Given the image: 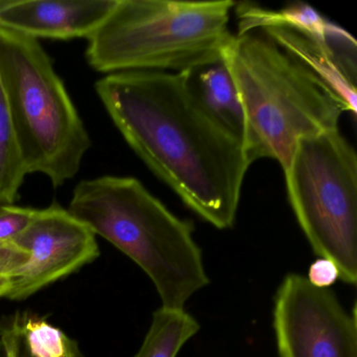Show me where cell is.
Instances as JSON below:
<instances>
[{"label":"cell","instance_id":"obj_16","mask_svg":"<svg viewBox=\"0 0 357 357\" xmlns=\"http://www.w3.org/2000/svg\"><path fill=\"white\" fill-rule=\"evenodd\" d=\"M28 259V252L17 244L0 243V298H7L16 273Z\"/></svg>","mask_w":357,"mask_h":357},{"label":"cell","instance_id":"obj_8","mask_svg":"<svg viewBox=\"0 0 357 357\" xmlns=\"http://www.w3.org/2000/svg\"><path fill=\"white\" fill-rule=\"evenodd\" d=\"M239 33L259 30L301 66L314 75L336 97L346 112L356 114V51L355 39L329 22L313 32L275 20L269 10L242 3L238 6Z\"/></svg>","mask_w":357,"mask_h":357},{"label":"cell","instance_id":"obj_12","mask_svg":"<svg viewBox=\"0 0 357 357\" xmlns=\"http://www.w3.org/2000/svg\"><path fill=\"white\" fill-rule=\"evenodd\" d=\"M192 87L204 107L243 143L244 114L233 79L222 61L190 73Z\"/></svg>","mask_w":357,"mask_h":357},{"label":"cell","instance_id":"obj_1","mask_svg":"<svg viewBox=\"0 0 357 357\" xmlns=\"http://www.w3.org/2000/svg\"><path fill=\"white\" fill-rule=\"evenodd\" d=\"M95 89L148 168L213 227H233L250 164L241 139L198 99L190 73H114Z\"/></svg>","mask_w":357,"mask_h":357},{"label":"cell","instance_id":"obj_3","mask_svg":"<svg viewBox=\"0 0 357 357\" xmlns=\"http://www.w3.org/2000/svg\"><path fill=\"white\" fill-rule=\"evenodd\" d=\"M68 210L143 269L164 308L183 309L210 282L193 223L175 216L139 179L81 181Z\"/></svg>","mask_w":357,"mask_h":357},{"label":"cell","instance_id":"obj_18","mask_svg":"<svg viewBox=\"0 0 357 357\" xmlns=\"http://www.w3.org/2000/svg\"><path fill=\"white\" fill-rule=\"evenodd\" d=\"M0 357H7L6 356L5 349H3V344L0 342Z\"/></svg>","mask_w":357,"mask_h":357},{"label":"cell","instance_id":"obj_4","mask_svg":"<svg viewBox=\"0 0 357 357\" xmlns=\"http://www.w3.org/2000/svg\"><path fill=\"white\" fill-rule=\"evenodd\" d=\"M235 5L231 0H118L87 39V62L106 75L191 73L218 63L231 37Z\"/></svg>","mask_w":357,"mask_h":357},{"label":"cell","instance_id":"obj_7","mask_svg":"<svg viewBox=\"0 0 357 357\" xmlns=\"http://www.w3.org/2000/svg\"><path fill=\"white\" fill-rule=\"evenodd\" d=\"M356 306L349 312L329 288L289 273L275 296L279 357H357Z\"/></svg>","mask_w":357,"mask_h":357},{"label":"cell","instance_id":"obj_19","mask_svg":"<svg viewBox=\"0 0 357 357\" xmlns=\"http://www.w3.org/2000/svg\"><path fill=\"white\" fill-rule=\"evenodd\" d=\"M6 356H7V357H12V356H10V355H8V354H6Z\"/></svg>","mask_w":357,"mask_h":357},{"label":"cell","instance_id":"obj_6","mask_svg":"<svg viewBox=\"0 0 357 357\" xmlns=\"http://www.w3.org/2000/svg\"><path fill=\"white\" fill-rule=\"evenodd\" d=\"M288 199L313 252L357 282V155L340 129L298 141L284 170Z\"/></svg>","mask_w":357,"mask_h":357},{"label":"cell","instance_id":"obj_9","mask_svg":"<svg viewBox=\"0 0 357 357\" xmlns=\"http://www.w3.org/2000/svg\"><path fill=\"white\" fill-rule=\"evenodd\" d=\"M14 243L28 252V259L6 298L13 301L30 298L100 256L93 231L57 204L39 210Z\"/></svg>","mask_w":357,"mask_h":357},{"label":"cell","instance_id":"obj_2","mask_svg":"<svg viewBox=\"0 0 357 357\" xmlns=\"http://www.w3.org/2000/svg\"><path fill=\"white\" fill-rule=\"evenodd\" d=\"M222 62L243 108L250 165L271 158L284 171L300 139L338 129L342 102L263 33L231 35Z\"/></svg>","mask_w":357,"mask_h":357},{"label":"cell","instance_id":"obj_13","mask_svg":"<svg viewBox=\"0 0 357 357\" xmlns=\"http://www.w3.org/2000/svg\"><path fill=\"white\" fill-rule=\"evenodd\" d=\"M199 328L185 309L162 307L154 312L147 335L135 357H176Z\"/></svg>","mask_w":357,"mask_h":357},{"label":"cell","instance_id":"obj_15","mask_svg":"<svg viewBox=\"0 0 357 357\" xmlns=\"http://www.w3.org/2000/svg\"><path fill=\"white\" fill-rule=\"evenodd\" d=\"M39 208L0 204V243H11L34 220Z\"/></svg>","mask_w":357,"mask_h":357},{"label":"cell","instance_id":"obj_11","mask_svg":"<svg viewBox=\"0 0 357 357\" xmlns=\"http://www.w3.org/2000/svg\"><path fill=\"white\" fill-rule=\"evenodd\" d=\"M0 342L12 357H83L76 340L45 319L28 313L0 323Z\"/></svg>","mask_w":357,"mask_h":357},{"label":"cell","instance_id":"obj_14","mask_svg":"<svg viewBox=\"0 0 357 357\" xmlns=\"http://www.w3.org/2000/svg\"><path fill=\"white\" fill-rule=\"evenodd\" d=\"M9 106L0 81V204H14L26 176Z\"/></svg>","mask_w":357,"mask_h":357},{"label":"cell","instance_id":"obj_10","mask_svg":"<svg viewBox=\"0 0 357 357\" xmlns=\"http://www.w3.org/2000/svg\"><path fill=\"white\" fill-rule=\"evenodd\" d=\"M118 0H0V28L36 39H89Z\"/></svg>","mask_w":357,"mask_h":357},{"label":"cell","instance_id":"obj_5","mask_svg":"<svg viewBox=\"0 0 357 357\" xmlns=\"http://www.w3.org/2000/svg\"><path fill=\"white\" fill-rule=\"evenodd\" d=\"M0 81L26 174L75 178L91 137L40 43L0 28Z\"/></svg>","mask_w":357,"mask_h":357},{"label":"cell","instance_id":"obj_17","mask_svg":"<svg viewBox=\"0 0 357 357\" xmlns=\"http://www.w3.org/2000/svg\"><path fill=\"white\" fill-rule=\"evenodd\" d=\"M307 280L317 288H329L340 279V269L333 261L319 258L309 267Z\"/></svg>","mask_w":357,"mask_h":357}]
</instances>
